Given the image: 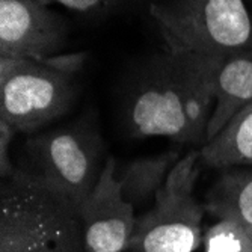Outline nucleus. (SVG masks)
<instances>
[{
    "label": "nucleus",
    "mask_w": 252,
    "mask_h": 252,
    "mask_svg": "<svg viewBox=\"0 0 252 252\" xmlns=\"http://www.w3.org/2000/svg\"><path fill=\"white\" fill-rule=\"evenodd\" d=\"M204 207L218 219L236 220L252 236V169H222Z\"/></svg>",
    "instance_id": "obj_11"
},
{
    "label": "nucleus",
    "mask_w": 252,
    "mask_h": 252,
    "mask_svg": "<svg viewBox=\"0 0 252 252\" xmlns=\"http://www.w3.org/2000/svg\"><path fill=\"white\" fill-rule=\"evenodd\" d=\"M204 252H252V236L231 219H219L202 237Z\"/></svg>",
    "instance_id": "obj_13"
},
{
    "label": "nucleus",
    "mask_w": 252,
    "mask_h": 252,
    "mask_svg": "<svg viewBox=\"0 0 252 252\" xmlns=\"http://www.w3.org/2000/svg\"><path fill=\"white\" fill-rule=\"evenodd\" d=\"M223 58L168 47L137 61L121 89V118L130 137L162 136L205 144L215 109V77Z\"/></svg>",
    "instance_id": "obj_1"
},
{
    "label": "nucleus",
    "mask_w": 252,
    "mask_h": 252,
    "mask_svg": "<svg viewBox=\"0 0 252 252\" xmlns=\"http://www.w3.org/2000/svg\"><path fill=\"white\" fill-rule=\"evenodd\" d=\"M251 101L252 47L223 58L218 66L215 77V109L209 123L207 142Z\"/></svg>",
    "instance_id": "obj_9"
},
{
    "label": "nucleus",
    "mask_w": 252,
    "mask_h": 252,
    "mask_svg": "<svg viewBox=\"0 0 252 252\" xmlns=\"http://www.w3.org/2000/svg\"><path fill=\"white\" fill-rule=\"evenodd\" d=\"M0 252H86L79 205L17 168L0 188Z\"/></svg>",
    "instance_id": "obj_2"
},
{
    "label": "nucleus",
    "mask_w": 252,
    "mask_h": 252,
    "mask_svg": "<svg viewBox=\"0 0 252 252\" xmlns=\"http://www.w3.org/2000/svg\"><path fill=\"white\" fill-rule=\"evenodd\" d=\"M17 131L5 121L0 120V174H2V178H6L9 175H12L17 169V166H14L11 163V160L8 158L9 150L8 145L11 144L12 137Z\"/></svg>",
    "instance_id": "obj_15"
},
{
    "label": "nucleus",
    "mask_w": 252,
    "mask_h": 252,
    "mask_svg": "<svg viewBox=\"0 0 252 252\" xmlns=\"http://www.w3.org/2000/svg\"><path fill=\"white\" fill-rule=\"evenodd\" d=\"M199 163L225 169L252 166V101L242 107L228 124L199 150Z\"/></svg>",
    "instance_id": "obj_10"
},
{
    "label": "nucleus",
    "mask_w": 252,
    "mask_h": 252,
    "mask_svg": "<svg viewBox=\"0 0 252 252\" xmlns=\"http://www.w3.org/2000/svg\"><path fill=\"white\" fill-rule=\"evenodd\" d=\"M117 163L107 157L94 190L79 205L86 252H127L134 231V207L121 193Z\"/></svg>",
    "instance_id": "obj_8"
},
{
    "label": "nucleus",
    "mask_w": 252,
    "mask_h": 252,
    "mask_svg": "<svg viewBox=\"0 0 252 252\" xmlns=\"http://www.w3.org/2000/svg\"><path fill=\"white\" fill-rule=\"evenodd\" d=\"M199 156L188 153L169 172L153 209L136 219L127 252H195L202 242L205 207L193 195Z\"/></svg>",
    "instance_id": "obj_6"
},
{
    "label": "nucleus",
    "mask_w": 252,
    "mask_h": 252,
    "mask_svg": "<svg viewBox=\"0 0 252 252\" xmlns=\"http://www.w3.org/2000/svg\"><path fill=\"white\" fill-rule=\"evenodd\" d=\"M178 160L180 151L177 150L131 160L120 171V174H115L124 199L136 207L156 198Z\"/></svg>",
    "instance_id": "obj_12"
},
{
    "label": "nucleus",
    "mask_w": 252,
    "mask_h": 252,
    "mask_svg": "<svg viewBox=\"0 0 252 252\" xmlns=\"http://www.w3.org/2000/svg\"><path fill=\"white\" fill-rule=\"evenodd\" d=\"M246 3H248V6H249V11H251V14H252V0H246Z\"/></svg>",
    "instance_id": "obj_16"
},
{
    "label": "nucleus",
    "mask_w": 252,
    "mask_h": 252,
    "mask_svg": "<svg viewBox=\"0 0 252 252\" xmlns=\"http://www.w3.org/2000/svg\"><path fill=\"white\" fill-rule=\"evenodd\" d=\"M68 21L47 0H0V58L47 61L66 47Z\"/></svg>",
    "instance_id": "obj_7"
},
{
    "label": "nucleus",
    "mask_w": 252,
    "mask_h": 252,
    "mask_svg": "<svg viewBox=\"0 0 252 252\" xmlns=\"http://www.w3.org/2000/svg\"><path fill=\"white\" fill-rule=\"evenodd\" d=\"M56 2L86 18H109L112 15H121L133 12L141 8H150L157 0H47Z\"/></svg>",
    "instance_id": "obj_14"
},
{
    "label": "nucleus",
    "mask_w": 252,
    "mask_h": 252,
    "mask_svg": "<svg viewBox=\"0 0 252 252\" xmlns=\"http://www.w3.org/2000/svg\"><path fill=\"white\" fill-rule=\"evenodd\" d=\"M106 162L104 142L97 127L79 120L29 134L23 147V162L17 168L80 205L97 186Z\"/></svg>",
    "instance_id": "obj_5"
},
{
    "label": "nucleus",
    "mask_w": 252,
    "mask_h": 252,
    "mask_svg": "<svg viewBox=\"0 0 252 252\" xmlns=\"http://www.w3.org/2000/svg\"><path fill=\"white\" fill-rule=\"evenodd\" d=\"M148 14L174 52L226 58L252 47L246 0H157Z\"/></svg>",
    "instance_id": "obj_4"
},
{
    "label": "nucleus",
    "mask_w": 252,
    "mask_h": 252,
    "mask_svg": "<svg viewBox=\"0 0 252 252\" xmlns=\"http://www.w3.org/2000/svg\"><path fill=\"white\" fill-rule=\"evenodd\" d=\"M83 53L47 61L0 58V120L32 134L70 110Z\"/></svg>",
    "instance_id": "obj_3"
}]
</instances>
